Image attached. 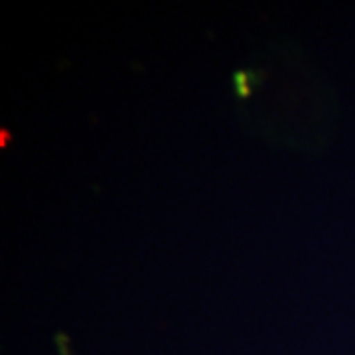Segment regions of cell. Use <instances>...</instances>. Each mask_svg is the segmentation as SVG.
I'll use <instances>...</instances> for the list:
<instances>
[{"label":"cell","instance_id":"cell-1","mask_svg":"<svg viewBox=\"0 0 355 355\" xmlns=\"http://www.w3.org/2000/svg\"><path fill=\"white\" fill-rule=\"evenodd\" d=\"M251 79H253V71H235L233 73V87L237 91V95L241 99H247L251 95Z\"/></svg>","mask_w":355,"mask_h":355},{"label":"cell","instance_id":"cell-2","mask_svg":"<svg viewBox=\"0 0 355 355\" xmlns=\"http://www.w3.org/2000/svg\"><path fill=\"white\" fill-rule=\"evenodd\" d=\"M55 343H58V347H60L62 355H69V349H67V345H69V338H67V336H64V334H58V336H55Z\"/></svg>","mask_w":355,"mask_h":355},{"label":"cell","instance_id":"cell-3","mask_svg":"<svg viewBox=\"0 0 355 355\" xmlns=\"http://www.w3.org/2000/svg\"><path fill=\"white\" fill-rule=\"evenodd\" d=\"M6 142H10V132H8V130H2V132H0V146L4 148Z\"/></svg>","mask_w":355,"mask_h":355}]
</instances>
